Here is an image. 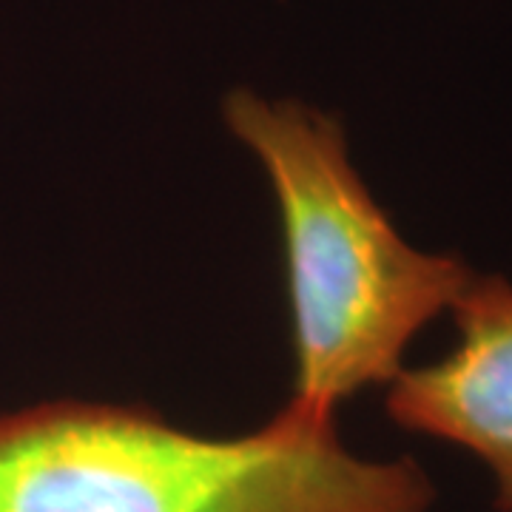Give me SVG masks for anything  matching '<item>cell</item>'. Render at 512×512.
I'll use <instances>...</instances> for the list:
<instances>
[{
    "instance_id": "1",
    "label": "cell",
    "mask_w": 512,
    "mask_h": 512,
    "mask_svg": "<svg viewBox=\"0 0 512 512\" xmlns=\"http://www.w3.org/2000/svg\"><path fill=\"white\" fill-rule=\"evenodd\" d=\"M413 458L348 450L288 404L245 436H197L111 404L0 416V512H433Z\"/></svg>"
},
{
    "instance_id": "2",
    "label": "cell",
    "mask_w": 512,
    "mask_h": 512,
    "mask_svg": "<svg viewBox=\"0 0 512 512\" xmlns=\"http://www.w3.org/2000/svg\"><path fill=\"white\" fill-rule=\"evenodd\" d=\"M222 117L274 188L293 328V399L333 416L393 382L407 348L450 313L473 268L410 245L353 168L342 126L296 100L237 89Z\"/></svg>"
},
{
    "instance_id": "3",
    "label": "cell",
    "mask_w": 512,
    "mask_h": 512,
    "mask_svg": "<svg viewBox=\"0 0 512 512\" xmlns=\"http://www.w3.org/2000/svg\"><path fill=\"white\" fill-rule=\"evenodd\" d=\"M450 316L453 348L427 365H404L387 384L384 410L407 433L478 458L493 478V507L512 512V282L473 271Z\"/></svg>"
}]
</instances>
